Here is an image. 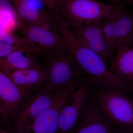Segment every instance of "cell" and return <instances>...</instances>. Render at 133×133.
<instances>
[{
  "instance_id": "cell-21",
  "label": "cell",
  "mask_w": 133,
  "mask_h": 133,
  "mask_svg": "<svg viewBox=\"0 0 133 133\" xmlns=\"http://www.w3.org/2000/svg\"><path fill=\"white\" fill-rule=\"evenodd\" d=\"M12 14L17 16L14 6L9 0H0V15Z\"/></svg>"
},
{
  "instance_id": "cell-9",
  "label": "cell",
  "mask_w": 133,
  "mask_h": 133,
  "mask_svg": "<svg viewBox=\"0 0 133 133\" xmlns=\"http://www.w3.org/2000/svg\"><path fill=\"white\" fill-rule=\"evenodd\" d=\"M81 82L74 83L59 93L51 105L42 113L24 133H57L63 105Z\"/></svg>"
},
{
  "instance_id": "cell-25",
  "label": "cell",
  "mask_w": 133,
  "mask_h": 133,
  "mask_svg": "<svg viewBox=\"0 0 133 133\" xmlns=\"http://www.w3.org/2000/svg\"><path fill=\"white\" fill-rule=\"evenodd\" d=\"M116 133H133V132H127V131H119Z\"/></svg>"
},
{
  "instance_id": "cell-17",
  "label": "cell",
  "mask_w": 133,
  "mask_h": 133,
  "mask_svg": "<svg viewBox=\"0 0 133 133\" xmlns=\"http://www.w3.org/2000/svg\"><path fill=\"white\" fill-rule=\"evenodd\" d=\"M43 49L40 46H18L0 42V58L4 57L12 52L20 51L24 53L41 54Z\"/></svg>"
},
{
  "instance_id": "cell-19",
  "label": "cell",
  "mask_w": 133,
  "mask_h": 133,
  "mask_svg": "<svg viewBox=\"0 0 133 133\" xmlns=\"http://www.w3.org/2000/svg\"><path fill=\"white\" fill-rule=\"evenodd\" d=\"M17 17L12 14L0 15V29L12 32V29L17 27Z\"/></svg>"
},
{
  "instance_id": "cell-8",
  "label": "cell",
  "mask_w": 133,
  "mask_h": 133,
  "mask_svg": "<svg viewBox=\"0 0 133 133\" xmlns=\"http://www.w3.org/2000/svg\"><path fill=\"white\" fill-rule=\"evenodd\" d=\"M57 96L44 86L31 94L22 105L15 116L18 133H24L36 119L51 105Z\"/></svg>"
},
{
  "instance_id": "cell-3",
  "label": "cell",
  "mask_w": 133,
  "mask_h": 133,
  "mask_svg": "<svg viewBox=\"0 0 133 133\" xmlns=\"http://www.w3.org/2000/svg\"><path fill=\"white\" fill-rule=\"evenodd\" d=\"M44 68L48 79L44 86L57 95L69 85L84 79L69 49L46 55Z\"/></svg>"
},
{
  "instance_id": "cell-12",
  "label": "cell",
  "mask_w": 133,
  "mask_h": 133,
  "mask_svg": "<svg viewBox=\"0 0 133 133\" xmlns=\"http://www.w3.org/2000/svg\"><path fill=\"white\" fill-rule=\"evenodd\" d=\"M118 131L102 114L90 94L84 114L73 133H116Z\"/></svg>"
},
{
  "instance_id": "cell-7",
  "label": "cell",
  "mask_w": 133,
  "mask_h": 133,
  "mask_svg": "<svg viewBox=\"0 0 133 133\" xmlns=\"http://www.w3.org/2000/svg\"><path fill=\"white\" fill-rule=\"evenodd\" d=\"M102 21L85 24L67 25L73 37L98 55L108 67L114 55L108 48L102 29Z\"/></svg>"
},
{
  "instance_id": "cell-20",
  "label": "cell",
  "mask_w": 133,
  "mask_h": 133,
  "mask_svg": "<svg viewBox=\"0 0 133 133\" xmlns=\"http://www.w3.org/2000/svg\"><path fill=\"white\" fill-rule=\"evenodd\" d=\"M43 3L51 16L61 15L60 0H39Z\"/></svg>"
},
{
  "instance_id": "cell-26",
  "label": "cell",
  "mask_w": 133,
  "mask_h": 133,
  "mask_svg": "<svg viewBox=\"0 0 133 133\" xmlns=\"http://www.w3.org/2000/svg\"><path fill=\"white\" fill-rule=\"evenodd\" d=\"M0 133H7L6 132H5V131H1V132H0Z\"/></svg>"
},
{
  "instance_id": "cell-15",
  "label": "cell",
  "mask_w": 133,
  "mask_h": 133,
  "mask_svg": "<svg viewBox=\"0 0 133 133\" xmlns=\"http://www.w3.org/2000/svg\"><path fill=\"white\" fill-rule=\"evenodd\" d=\"M4 72L19 88L31 92L43 87L48 79L47 71L41 65Z\"/></svg>"
},
{
  "instance_id": "cell-1",
  "label": "cell",
  "mask_w": 133,
  "mask_h": 133,
  "mask_svg": "<svg viewBox=\"0 0 133 133\" xmlns=\"http://www.w3.org/2000/svg\"><path fill=\"white\" fill-rule=\"evenodd\" d=\"M58 32L66 42L77 66L92 90L118 88L131 93L130 87L109 71L108 66L97 54L84 46L73 37L63 19L55 23Z\"/></svg>"
},
{
  "instance_id": "cell-23",
  "label": "cell",
  "mask_w": 133,
  "mask_h": 133,
  "mask_svg": "<svg viewBox=\"0 0 133 133\" xmlns=\"http://www.w3.org/2000/svg\"><path fill=\"white\" fill-rule=\"evenodd\" d=\"M0 115L2 117V119H3L4 118V111H3L2 103L1 101V99H0Z\"/></svg>"
},
{
  "instance_id": "cell-24",
  "label": "cell",
  "mask_w": 133,
  "mask_h": 133,
  "mask_svg": "<svg viewBox=\"0 0 133 133\" xmlns=\"http://www.w3.org/2000/svg\"><path fill=\"white\" fill-rule=\"evenodd\" d=\"M119 2L122 5L124 3H128L133 4V0H118Z\"/></svg>"
},
{
  "instance_id": "cell-18",
  "label": "cell",
  "mask_w": 133,
  "mask_h": 133,
  "mask_svg": "<svg viewBox=\"0 0 133 133\" xmlns=\"http://www.w3.org/2000/svg\"><path fill=\"white\" fill-rule=\"evenodd\" d=\"M0 42L18 45V46H35L32 42L25 37L17 35L12 32H8L0 29Z\"/></svg>"
},
{
  "instance_id": "cell-2",
  "label": "cell",
  "mask_w": 133,
  "mask_h": 133,
  "mask_svg": "<svg viewBox=\"0 0 133 133\" xmlns=\"http://www.w3.org/2000/svg\"><path fill=\"white\" fill-rule=\"evenodd\" d=\"M130 93L118 88L91 89L90 96L116 129L133 132V100Z\"/></svg>"
},
{
  "instance_id": "cell-5",
  "label": "cell",
  "mask_w": 133,
  "mask_h": 133,
  "mask_svg": "<svg viewBox=\"0 0 133 133\" xmlns=\"http://www.w3.org/2000/svg\"><path fill=\"white\" fill-rule=\"evenodd\" d=\"M61 15L68 25L102 20L113 6L97 0H60Z\"/></svg>"
},
{
  "instance_id": "cell-22",
  "label": "cell",
  "mask_w": 133,
  "mask_h": 133,
  "mask_svg": "<svg viewBox=\"0 0 133 133\" xmlns=\"http://www.w3.org/2000/svg\"><path fill=\"white\" fill-rule=\"evenodd\" d=\"M109 3L110 4L116 5H122L121 3L119 2L118 0H105Z\"/></svg>"
},
{
  "instance_id": "cell-4",
  "label": "cell",
  "mask_w": 133,
  "mask_h": 133,
  "mask_svg": "<svg viewBox=\"0 0 133 133\" xmlns=\"http://www.w3.org/2000/svg\"><path fill=\"white\" fill-rule=\"evenodd\" d=\"M102 29L109 50L114 54L122 46H132L133 42V16L122 5H114L102 21Z\"/></svg>"
},
{
  "instance_id": "cell-16",
  "label": "cell",
  "mask_w": 133,
  "mask_h": 133,
  "mask_svg": "<svg viewBox=\"0 0 133 133\" xmlns=\"http://www.w3.org/2000/svg\"><path fill=\"white\" fill-rule=\"evenodd\" d=\"M24 54L20 51H16L0 58L1 70L6 72L41 66L38 60L31 56V53H28L27 56Z\"/></svg>"
},
{
  "instance_id": "cell-11",
  "label": "cell",
  "mask_w": 133,
  "mask_h": 133,
  "mask_svg": "<svg viewBox=\"0 0 133 133\" xmlns=\"http://www.w3.org/2000/svg\"><path fill=\"white\" fill-rule=\"evenodd\" d=\"M32 92L21 89L0 70V99L4 111L3 121L14 119L20 108Z\"/></svg>"
},
{
  "instance_id": "cell-6",
  "label": "cell",
  "mask_w": 133,
  "mask_h": 133,
  "mask_svg": "<svg viewBox=\"0 0 133 133\" xmlns=\"http://www.w3.org/2000/svg\"><path fill=\"white\" fill-rule=\"evenodd\" d=\"M91 87L83 80L63 105L57 133H73L83 118L87 107Z\"/></svg>"
},
{
  "instance_id": "cell-13",
  "label": "cell",
  "mask_w": 133,
  "mask_h": 133,
  "mask_svg": "<svg viewBox=\"0 0 133 133\" xmlns=\"http://www.w3.org/2000/svg\"><path fill=\"white\" fill-rule=\"evenodd\" d=\"M17 15V20L30 25L55 28L52 16L38 8L35 0H9Z\"/></svg>"
},
{
  "instance_id": "cell-10",
  "label": "cell",
  "mask_w": 133,
  "mask_h": 133,
  "mask_svg": "<svg viewBox=\"0 0 133 133\" xmlns=\"http://www.w3.org/2000/svg\"><path fill=\"white\" fill-rule=\"evenodd\" d=\"M17 27L23 36L32 42L38 43L40 46L51 53L63 52L69 50L64 39L55 29H46L18 20Z\"/></svg>"
},
{
  "instance_id": "cell-14",
  "label": "cell",
  "mask_w": 133,
  "mask_h": 133,
  "mask_svg": "<svg viewBox=\"0 0 133 133\" xmlns=\"http://www.w3.org/2000/svg\"><path fill=\"white\" fill-rule=\"evenodd\" d=\"M108 68L113 75L133 87V48L122 46L117 49Z\"/></svg>"
}]
</instances>
